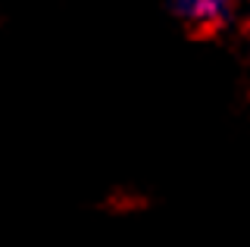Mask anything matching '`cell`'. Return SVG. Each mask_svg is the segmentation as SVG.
I'll use <instances>...</instances> for the list:
<instances>
[{
    "label": "cell",
    "instance_id": "cell-1",
    "mask_svg": "<svg viewBox=\"0 0 250 247\" xmlns=\"http://www.w3.org/2000/svg\"><path fill=\"white\" fill-rule=\"evenodd\" d=\"M169 10L194 32H216L231 19V0H169Z\"/></svg>",
    "mask_w": 250,
    "mask_h": 247
}]
</instances>
